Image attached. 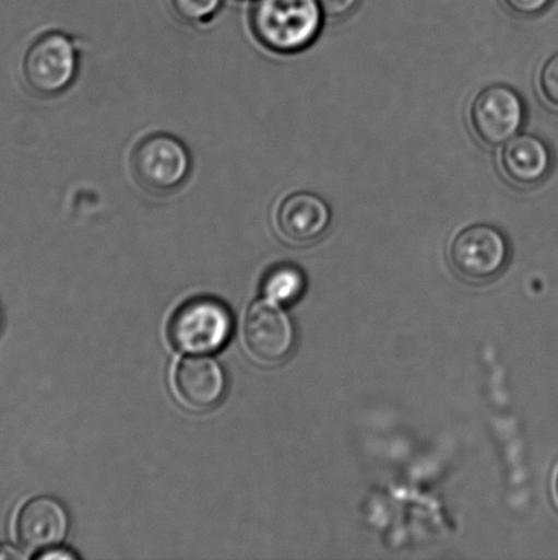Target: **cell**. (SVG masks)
<instances>
[{"label": "cell", "instance_id": "277c9868", "mask_svg": "<svg viewBox=\"0 0 558 560\" xmlns=\"http://www.w3.org/2000/svg\"><path fill=\"white\" fill-rule=\"evenodd\" d=\"M450 261L459 277L485 283L500 276L510 259L506 235L490 224H472L453 235Z\"/></svg>", "mask_w": 558, "mask_h": 560}, {"label": "cell", "instance_id": "9a60e30c", "mask_svg": "<svg viewBox=\"0 0 558 560\" xmlns=\"http://www.w3.org/2000/svg\"><path fill=\"white\" fill-rule=\"evenodd\" d=\"M554 0H501L511 14L521 19H534L549 9Z\"/></svg>", "mask_w": 558, "mask_h": 560}, {"label": "cell", "instance_id": "2e32d148", "mask_svg": "<svg viewBox=\"0 0 558 560\" xmlns=\"http://www.w3.org/2000/svg\"><path fill=\"white\" fill-rule=\"evenodd\" d=\"M360 0H319L322 14L341 20L353 13Z\"/></svg>", "mask_w": 558, "mask_h": 560}, {"label": "cell", "instance_id": "d6986e66", "mask_svg": "<svg viewBox=\"0 0 558 560\" xmlns=\"http://www.w3.org/2000/svg\"><path fill=\"white\" fill-rule=\"evenodd\" d=\"M555 493H556V501L558 503V470L555 479Z\"/></svg>", "mask_w": 558, "mask_h": 560}, {"label": "cell", "instance_id": "ba28073f", "mask_svg": "<svg viewBox=\"0 0 558 560\" xmlns=\"http://www.w3.org/2000/svg\"><path fill=\"white\" fill-rule=\"evenodd\" d=\"M332 212L322 197L310 191H295L283 197L273 212V226L284 243L308 246L324 237Z\"/></svg>", "mask_w": 558, "mask_h": 560}, {"label": "cell", "instance_id": "30bf717a", "mask_svg": "<svg viewBox=\"0 0 558 560\" xmlns=\"http://www.w3.org/2000/svg\"><path fill=\"white\" fill-rule=\"evenodd\" d=\"M548 144L533 135H517L501 147L499 166L507 183L530 189L548 177L551 170Z\"/></svg>", "mask_w": 558, "mask_h": 560}, {"label": "cell", "instance_id": "5b68a950", "mask_svg": "<svg viewBox=\"0 0 558 560\" xmlns=\"http://www.w3.org/2000/svg\"><path fill=\"white\" fill-rule=\"evenodd\" d=\"M526 120V106L511 86L484 88L468 107V125L475 139L489 148L502 147L519 135Z\"/></svg>", "mask_w": 558, "mask_h": 560}, {"label": "cell", "instance_id": "7c38bea8", "mask_svg": "<svg viewBox=\"0 0 558 560\" xmlns=\"http://www.w3.org/2000/svg\"><path fill=\"white\" fill-rule=\"evenodd\" d=\"M304 285L305 279L299 268L282 265L273 267L266 273L264 282H262V290L271 301L289 304L302 294Z\"/></svg>", "mask_w": 558, "mask_h": 560}, {"label": "cell", "instance_id": "8fae6325", "mask_svg": "<svg viewBox=\"0 0 558 560\" xmlns=\"http://www.w3.org/2000/svg\"><path fill=\"white\" fill-rule=\"evenodd\" d=\"M15 530L27 550H44L63 541L69 530V515L55 499L35 498L21 509Z\"/></svg>", "mask_w": 558, "mask_h": 560}, {"label": "cell", "instance_id": "9c48e42d", "mask_svg": "<svg viewBox=\"0 0 558 560\" xmlns=\"http://www.w3.org/2000/svg\"><path fill=\"white\" fill-rule=\"evenodd\" d=\"M226 387V373L210 357H188L175 370V393L180 402L191 410L212 409L221 402Z\"/></svg>", "mask_w": 558, "mask_h": 560}, {"label": "cell", "instance_id": "5bb4252c", "mask_svg": "<svg viewBox=\"0 0 558 560\" xmlns=\"http://www.w3.org/2000/svg\"><path fill=\"white\" fill-rule=\"evenodd\" d=\"M537 91L546 106L558 112V52L539 66Z\"/></svg>", "mask_w": 558, "mask_h": 560}, {"label": "cell", "instance_id": "ffe728a7", "mask_svg": "<svg viewBox=\"0 0 558 560\" xmlns=\"http://www.w3.org/2000/svg\"><path fill=\"white\" fill-rule=\"evenodd\" d=\"M0 327H2V310H0Z\"/></svg>", "mask_w": 558, "mask_h": 560}, {"label": "cell", "instance_id": "e0dca14e", "mask_svg": "<svg viewBox=\"0 0 558 560\" xmlns=\"http://www.w3.org/2000/svg\"><path fill=\"white\" fill-rule=\"evenodd\" d=\"M38 559H47V560H71L75 559L73 552L70 551H63V550H48L47 552L40 553V556L37 557Z\"/></svg>", "mask_w": 558, "mask_h": 560}, {"label": "cell", "instance_id": "4fadbf2b", "mask_svg": "<svg viewBox=\"0 0 558 560\" xmlns=\"http://www.w3.org/2000/svg\"><path fill=\"white\" fill-rule=\"evenodd\" d=\"M175 14L186 24H207L221 11L223 0H171Z\"/></svg>", "mask_w": 558, "mask_h": 560}, {"label": "cell", "instance_id": "3957f363", "mask_svg": "<svg viewBox=\"0 0 558 560\" xmlns=\"http://www.w3.org/2000/svg\"><path fill=\"white\" fill-rule=\"evenodd\" d=\"M233 327L231 312L223 302L201 296L185 302L174 313L168 337L182 353L211 354L227 343Z\"/></svg>", "mask_w": 558, "mask_h": 560}, {"label": "cell", "instance_id": "6da1fadb", "mask_svg": "<svg viewBox=\"0 0 558 560\" xmlns=\"http://www.w3.org/2000/svg\"><path fill=\"white\" fill-rule=\"evenodd\" d=\"M319 0H254L250 27L262 47L281 55L304 51L319 37Z\"/></svg>", "mask_w": 558, "mask_h": 560}, {"label": "cell", "instance_id": "ac0fdd59", "mask_svg": "<svg viewBox=\"0 0 558 560\" xmlns=\"http://www.w3.org/2000/svg\"><path fill=\"white\" fill-rule=\"evenodd\" d=\"M21 552L11 546H0V559H21Z\"/></svg>", "mask_w": 558, "mask_h": 560}, {"label": "cell", "instance_id": "52a82bcc", "mask_svg": "<svg viewBox=\"0 0 558 560\" xmlns=\"http://www.w3.org/2000/svg\"><path fill=\"white\" fill-rule=\"evenodd\" d=\"M244 340L254 360L275 365L292 353L294 326L287 313L273 301H259L246 312Z\"/></svg>", "mask_w": 558, "mask_h": 560}, {"label": "cell", "instance_id": "7a4b0ae2", "mask_svg": "<svg viewBox=\"0 0 558 560\" xmlns=\"http://www.w3.org/2000/svg\"><path fill=\"white\" fill-rule=\"evenodd\" d=\"M80 70V47L63 32H47L27 47L21 71L27 88L37 95H62L74 84Z\"/></svg>", "mask_w": 558, "mask_h": 560}, {"label": "cell", "instance_id": "8992f818", "mask_svg": "<svg viewBox=\"0 0 558 560\" xmlns=\"http://www.w3.org/2000/svg\"><path fill=\"white\" fill-rule=\"evenodd\" d=\"M133 172L145 189L169 194L188 180L191 156L182 141L171 135L146 136L133 152Z\"/></svg>", "mask_w": 558, "mask_h": 560}]
</instances>
